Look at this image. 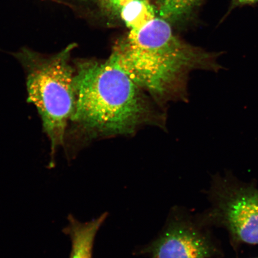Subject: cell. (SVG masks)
Listing matches in <instances>:
<instances>
[{
    "label": "cell",
    "mask_w": 258,
    "mask_h": 258,
    "mask_svg": "<svg viewBox=\"0 0 258 258\" xmlns=\"http://www.w3.org/2000/svg\"><path fill=\"white\" fill-rule=\"evenodd\" d=\"M219 53L208 52L180 40L164 19L155 18L128 36L111 58L142 89L154 98L186 96L187 80L196 70L217 73Z\"/></svg>",
    "instance_id": "cell-1"
},
{
    "label": "cell",
    "mask_w": 258,
    "mask_h": 258,
    "mask_svg": "<svg viewBox=\"0 0 258 258\" xmlns=\"http://www.w3.org/2000/svg\"><path fill=\"white\" fill-rule=\"evenodd\" d=\"M254 258H258V257H254Z\"/></svg>",
    "instance_id": "cell-12"
},
{
    "label": "cell",
    "mask_w": 258,
    "mask_h": 258,
    "mask_svg": "<svg viewBox=\"0 0 258 258\" xmlns=\"http://www.w3.org/2000/svg\"><path fill=\"white\" fill-rule=\"evenodd\" d=\"M106 5L115 12H120L121 8L128 0H105Z\"/></svg>",
    "instance_id": "cell-9"
},
{
    "label": "cell",
    "mask_w": 258,
    "mask_h": 258,
    "mask_svg": "<svg viewBox=\"0 0 258 258\" xmlns=\"http://www.w3.org/2000/svg\"><path fill=\"white\" fill-rule=\"evenodd\" d=\"M129 1H130V0H129Z\"/></svg>",
    "instance_id": "cell-13"
},
{
    "label": "cell",
    "mask_w": 258,
    "mask_h": 258,
    "mask_svg": "<svg viewBox=\"0 0 258 258\" xmlns=\"http://www.w3.org/2000/svg\"><path fill=\"white\" fill-rule=\"evenodd\" d=\"M211 228L199 215L176 208L157 237L138 253L150 258L219 257L223 252Z\"/></svg>",
    "instance_id": "cell-5"
},
{
    "label": "cell",
    "mask_w": 258,
    "mask_h": 258,
    "mask_svg": "<svg viewBox=\"0 0 258 258\" xmlns=\"http://www.w3.org/2000/svg\"><path fill=\"white\" fill-rule=\"evenodd\" d=\"M106 212L99 217L86 222L77 220L70 215L69 225L63 230L72 241L70 258H93V248L96 235L107 218Z\"/></svg>",
    "instance_id": "cell-6"
},
{
    "label": "cell",
    "mask_w": 258,
    "mask_h": 258,
    "mask_svg": "<svg viewBox=\"0 0 258 258\" xmlns=\"http://www.w3.org/2000/svg\"><path fill=\"white\" fill-rule=\"evenodd\" d=\"M75 109L71 121L99 136L131 134L153 120L141 87L111 58L105 62L76 63Z\"/></svg>",
    "instance_id": "cell-2"
},
{
    "label": "cell",
    "mask_w": 258,
    "mask_h": 258,
    "mask_svg": "<svg viewBox=\"0 0 258 258\" xmlns=\"http://www.w3.org/2000/svg\"><path fill=\"white\" fill-rule=\"evenodd\" d=\"M51 1L62 2L64 1V0H51Z\"/></svg>",
    "instance_id": "cell-11"
},
{
    "label": "cell",
    "mask_w": 258,
    "mask_h": 258,
    "mask_svg": "<svg viewBox=\"0 0 258 258\" xmlns=\"http://www.w3.org/2000/svg\"><path fill=\"white\" fill-rule=\"evenodd\" d=\"M119 13L130 30H139L156 18L153 6L148 0H130Z\"/></svg>",
    "instance_id": "cell-7"
},
{
    "label": "cell",
    "mask_w": 258,
    "mask_h": 258,
    "mask_svg": "<svg viewBox=\"0 0 258 258\" xmlns=\"http://www.w3.org/2000/svg\"><path fill=\"white\" fill-rule=\"evenodd\" d=\"M201 0H158L160 14L163 19H177L185 15Z\"/></svg>",
    "instance_id": "cell-8"
},
{
    "label": "cell",
    "mask_w": 258,
    "mask_h": 258,
    "mask_svg": "<svg viewBox=\"0 0 258 258\" xmlns=\"http://www.w3.org/2000/svg\"><path fill=\"white\" fill-rule=\"evenodd\" d=\"M257 2L258 0H233L232 6L233 7H236V6L252 5Z\"/></svg>",
    "instance_id": "cell-10"
},
{
    "label": "cell",
    "mask_w": 258,
    "mask_h": 258,
    "mask_svg": "<svg viewBox=\"0 0 258 258\" xmlns=\"http://www.w3.org/2000/svg\"><path fill=\"white\" fill-rule=\"evenodd\" d=\"M74 47L70 44L50 55L26 47L13 54L25 70L27 101L36 107L49 139L51 167L57 148L64 144L68 122L75 109V69L70 62Z\"/></svg>",
    "instance_id": "cell-3"
},
{
    "label": "cell",
    "mask_w": 258,
    "mask_h": 258,
    "mask_svg": "<svg viewBox=\"0 0 258 258\" xmlns=\"http://www.w3.org/2000/svg\"><path fill=\"white\" fill-rule=\"evenodd\" d=\"M209 207L200 217L210 227L224 228L235 249L258 245V186L230 173L212 177L206 191Z\"/></svg>",
    "instance_id": "cell-4"
}]
</instances>
